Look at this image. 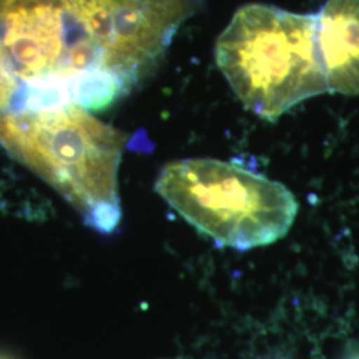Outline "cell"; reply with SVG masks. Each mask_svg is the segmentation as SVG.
<instances>
[{"instance_id":"5","label":"cell","mask_w":359,"mask_h":359,"mask_svg":"<svg viewBox=\"0 0 359 359\" xmlns=\"http://www.w3.org/2000/svg\"><path fill=\"white\" fill-rule=\"evenodd\" d=\"M317 39L329 93L359 95V0H327Z\"/></svg>"},{"instance_id":"3","label":"cell","mask_w":359,"mask_h":359,"mask_svg":"<svg viewBox=\"0 0 359 359\" xmlns=\"http://www.w3.org/2000/svg\"><path fill=\"white\" fill-rule=\"evenodd\" d=\"M216 63L233 92L268 121L329 93L317 39V13L246 4L218 36Z\"/></svg>"},{"instance_id":"1","label":"cell","mask_w":359,"mask_h":359,"mask_svg":"<svg viewBox=\"0 0 359 359\" xmlns=\"http://www.w3.org/2000/svg\"><path fill=\"white\" fill-rule=\"evenodd\" d=\"M124 0H0V117L127 95Z\"/></svg>"},{"instance_id":"2","label":"cell","mask_w":359,"mask_h":359,"mask_svg":"<svg viewBox=\"0 0 359 359\" xmlns=\"http://www.w3.org/2000/svg\"><path fill=\"white\" fill-rule=\"evenodd\" d=\"M0 144L65 196L87 225L103 233L118 225L120 130L69 104L0 117Z\"/></svg>"},{"instance_id":"4","label":"cell","mask_w":359,"mask_h":359,"mask_svg":"<svg viewBox=\"0 0 359 359\" xmlns=\"http://www.w3.org/2000/svg\"><path fill=\"white\" fill-rule=\"evenodd\" d=\"M154 188L200 233L238 250L283 238L298 210L293 193L283 184L213 158L170 163Z\"/></svg>"},{"instance_id":"6","label":"cell","mask_w":359,"mask_h":359,"mask_svg":"<svg viewBox=\"0 0 359 359\" xmlns=\"http://www.w3.org/2000/svg\"><path fill=\"white\" fill-rule=\"evenodd\" d=\"M0 359H3V358H0Z\"/></svg>"}]
</instances>
